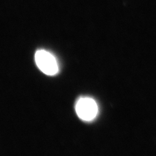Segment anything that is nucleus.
I'll list each match as a JSON object with an SVG mask.
<instances>
[{"instance_id": "nucleus-2", "label": "nucleus", "mask_w": 156, "mask_h": 156, "mask_svg": "<svg viewBox=\"0 0 156 156\" xmlns=\"http://www.w3.org/2000/svg\"><path fill=\"white\" fill-rule=\"evenodd\" d=\"M75 109L79 117L84 121L93 120L98 111L95 101L89 97L80 98L76 104Z\"/></svg>"}, {"instance_id": "nucleus-1", "label": "nucleus", "mask_w": 156, "mask_h": 156, "mask_svg": "<svg viewBox=\"0 0 156 156\" xmlns=\"http://www.w3.org/2000/svg\"><path fill=\"white\" fill-rule=\"evenodd\" d=\"M35 60L39 69L48 75H55L58 71L56 58L48 51H37L35 55Z\"/></svg>"}]
</instances>
